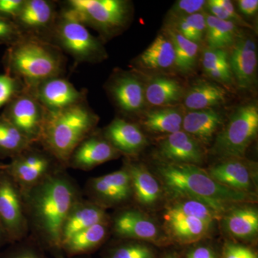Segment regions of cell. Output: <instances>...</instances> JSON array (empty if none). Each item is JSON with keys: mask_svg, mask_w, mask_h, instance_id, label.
I'll return each mask as SVG.
<instances>
[{"mask_svg": "<svg viewBox=\"0 0 258 258\" xmlns=\"http://www.w3.org/2000/svg\"><path fill=\"white\" fill-rule=\"evenodd\" d=\"M30 236L55 258L60 251L62 225L75 204L83 198L77 182L62 169L22 191Z\"/></svg>", "mask_w": 258, "mask_h": 258, "instance_id": "1", "label": "cell"}, {"mask_svg": "<svg viewBox=\"0 0 258 258\" xmlns=\"http://www.w3.org/2000/svg\"><path fill=\"white\" fill-rule=\"evenodd\" d=\"M158 171L166 187L173 193L178 197L200 200L222 216L233 208L232 205L255 200L253 195L241 192L217 182L208 171L198 166L166 162Z\"/></svg>", "mask_w": 258, "mask_h": 258, "instance_id": "2", "label": "cell"}, {"mask_svg": "<svg viewBox=\"0 0 258 258\" xmlns=\"http://www.w3.org/2000/svg\"><path fill=\"white\" fill-rule=\"evenodd\" d=\"M66 60L63 52L53 44L23 35L7 48L3 64L5 73L32 88L45 80L63 76Z\"/></svg>", "mask_w": 258, "mask_h": 258, "instance_id": "3", "label": "cell"}, {"mask_svg": "<svg viewBox=\"0 0 258 258\" xmlns=\"http://www.w3.org/2000/svg\"><path fill=\"white\" fill-rule=\"evenodd\" d=\"M99 117L88 101L57 111H48L39 144L67 169L75 149L96 129Z\"/></svg>", "mask_w": 258, "mask_h": 258, "instance_id": "4", "label": "cell"}, {"mask_svg": "<svg viewBox=\"0 0 258 258\" xmlns=\"http://www.w3.org/2000/svg\"><path fill=\"white\" fill-rule=\"evenodd\" d=\"M59 5L98 32L103 42L124 31L132 16V3L126 0H68Z\"/></svg>", "mask_w": 258, "mask_h": 258, "instance_id": "5", "label": "cell"}, {"mask_svg": "<svg viewBox=\"0 0 258 258\" xmlns=\"http://www.w3.org/2000/svg\"><path fill=\"white\" fill-rule=\"evenodd\" d=\"M50 43L71 56L75 68L81 63H98L108 57L101 39L93 35L86 25L60 8Z\"/></svg>", "mask_w": 258, "mask_h": 258, "instance_id": "6", "label": "cell"}, {"mask_svg": "<svg viewBox=\"0 0 258 258\" xmlns=\"http://www.w3.org/2000/svg\"><path fill=\"white\" fill-rule=\"evenodd\" d=\"M258 131V108L248 103L236 108L227 124L217 134L212 152L222 159H241Z\"/></svg>", "mask_w": 258, "mask_h": 258, "instance_id": "7", "label": "cell"}, {"mask_svg": "<svg viewBox=\"0 0 258 258\" xmlns=\"http://www.w3.org/2000/svg\"><path fill=\"white\" fill-rule=\"evenodd\" d=\"M3 168L21 191L30 189L57 171L66 169L39 144H30L8 164H3Z\"/></svg>", "mask_w": 258, "mask_h": 258, "instance_id": "8", "label": "cell"}, {"mask_svg": "<svg viewBox=\"0 0 258 258\" xmlns=\"http://www.w3.org/2000/svg\"><path fill=\"white\" fill-rule=\"evenodd\" d=\"M47 114L46 108L27 87L3 108L1 113L32 144L40 142Z\"/></svg>", "mask_w": 258, "mask_h": 258, "instance_id": "9", "label": "cell"}, {"mask_svg": "<svg viewBox=\"0 0 258 258\" xmlns=\"http://www.w3.org/2000/svg\"><path fill=\"white\" fill-rule=\"evenodd\" d=\"M0 222L10 243L30 235L23 193L3 168L0 171Z\"/></svg>", "mask_w": 258, "mask_h": 258, "instance_id": "10", "label": "cell"}, {"mask_svg": "<svg viewBox=\"0 0 258 258\" xmlns=\"http://www.w3.org/2000/svg\"><path fill=\"white\" fill-rule=\"evenodd\" d=\"M87 200L106 209L123 206L133 198L132 179L128 169L88 179L85 186Z\"/></svg>", "mask_w": 258, "mask_h": 258, "instance_id": "11", "label": "cell"}, {"mask_svg": "<svg viewBox=\"0 0 258 258\" xmlns=\"http://www.w3.org/2000/svg\"><path fill=\"white\" fill-rule=\"evenodd\" d=\"M58 5L57 2L50 0H25L13 21L23 35L50 42L60 10Z\"/></svg>", "mask_w": 258, "mask_h": 258, "instance_id": "12", "label": "cell"}, {"mask_svg": "<svg viewBox=\"0 0 258 258\" xmlns=\"http://www.w3.org/2000/svg\"><path fill=\"white\" fill-rule=\"evenodd\" d=\"M106 90L122 114L140 113L145 105V86L137 75L116 70L106 84Z\"/></svg>", "mask_w": 258, "mask_h": 258, "instance_id": "13", "label": "cell"}, {"mask_svg": "<svg viewBox=\"0 0 258 258\" xmlns=\"http://www.w3.org/2000/svg\"><path fill=\"white\" fill-rule=\"evenodd\" d=\"M30 89L48 111H60L87 101V91L78 89L64 76L45 80Z\"/></svg>", "mask_w": 258, "mask_h": 258, "instance_id": "14", "label": "cell"}, {"mask_svg": "<svg viewBox=\"0 0 258 258\" xmlns=\"http://www.w3.org/2000/svg\"><path fill=\"white\" fill-rule=\"evenodd\" d=\"M121 154L96 129L74 149L68 161V168L90 171L107 161L117 159Z\"/></svg>", "mask_w": 258, "mask_h": 258, "instance_id": "15", "label": "cell"}, {"mask_svg": "<svg viewBox=\"0 0 258 258\" xmlns=\"http://www.w3.org/2000/svg\"><path fill=\"white\" fill-rule=\"evenodd\" d=\"M229 53V62L234 82L241 89L249 90L256 83L257 46L247 34L239 33Z\"/></svg>", "mask_w": 258, "mask_h": 258, "instance_id": "16", "label": "cell"}, {"mask_svg": "<svg viewBox=\"0 0 258 258\" xmlns=\"http://www.w3.org/2000/svg\"><path fill=\"white\" fill-rule=\"evenodd\" d=\"M159 154L173 164L198 166L205 159L202 144L183 130L166 135L159 143Z\"/></svg>", "mask_w": 258, "mask_h": 258, "instance_id": "17", "label": "cell"}, {"mask_svg": "<svg viewBox=\"0 0 258 258\" xmlns=\"http://www.w3.org/2000/svg\"><path fill=\"white\" fill-rule=\"evenodd\" d=\"M112 230L117 237L128 240L155 242L161 237L160 229L155 222L131 209L122 210L115 215Z\"/></svg>", "mask_w": 258, "mask_h": 258, "instance_id": "18", "label": "cell"}, {"mask_svg": "<svg viewBox=\"0 0 258 258\" xmlns=\"http://www.w3.org/2000/svg\"><path fill=\"white\" fill-rule=\"evenodd\" d=\"M102 133L121 155H137L147 144L140 127L123 117H115Z\"/></svg>", "mask_w": 258, "mask_h": 258, "instance_id": "19", "label": "cell"}, {"mask_svg": "<svg viewBox=\"0 0 258 258\" xmlns=\"http://www.w3.org/2000/svg\"><path fill=\"white\" fill-rule=\"evenodd\" d=\"M212 179L230 189L252 195L253 174L248 163L241 159H225L208 171Z\"/></svg>", "mask_w": 258, "mask_h": 258, "instance_id": "20", "label": "cell"}, {"mask_svg": "<svg viewBox=\"0 0 258 258\" xmlns=\"http://www.w3.org/2000/svg\"><path fill=\"white\" fill-rule=\"evenodd\" d=\"M110 222L106 209L87 199L82 198L71 209L62 225L60 247L62 243L81 231L102 222Z\"/></svg>", "mask_w": 258, "mask_h": 258, "instance_id": "21", "label": "cell"}, {"mask_svg": "<svg viewBox=\"0 0 258 258\" xmlns=\"http://www.w3.org/2000/svg\"><path fill=\"white\" fill-rule=\"evenodd\" d=\"M225 120L214 108L191 111L184 115L182 129L200 144H209L219 133Z\"/></svg>", "mask_w": 258, "mask_h": 258, "instance_id": "22", "label": "cell"}, {"mask_svg": "<svg viewBox=\"0 0 258 258\" xmlns=\"http://www.w3.org/2000/svg\"><path fill=\"white\" fill-rule=\"evenodd\" d=\"M164 220L169 234L184 243L200 240L208 233L212 226L195 217L187 216L172 206L166 210Z\"/></svg>", "mask_w": 258, "mask_h": 258, "instance_id": "23", "label": "cell"}, {"mask_svg": "<svg viewBox=\"0 0 258 258\" xmlns=\"http://www.w3.org/2000/svg\"><path fill=\"white\" fill-rule=\"evenodd\" d=\"M110 227V222H102L78 232L62 243L61 253L64 258H72L92 252L106 240Z\"/></svg>", "mask_w": 258, "mask_h": 258, "instance_id": "24", "label": "cell"}, {"mask_svg": "<svg viewBox=\"0 0 258 258\" xmlns=\"http://www.w3.org/2000/svg\"><path fill=\"white\" fill-rule=\"evenodd\" d=\"M125 166L130 174L136 200L143 206L155 205L161 197V188L157 180L141 163L128 161Z\"/></svg>", "mask_w": 258, "mask_h": 258, "instance_id": "25", "label": "cell"}, {"mask_svg": "<svg viewBox=\"0 0 258 258\" xmlns=\"http://www.w3.org/2000/svg\"><path fill=\"white\" fill-rule=\"evenodd\" d=\"M184 106L190 111L213 108L227 100L225 90L215 83H198L184 93Z\"/></svg>", "mask_w": 258, "mask_h": 258, "instance_id": "26", "label": "cell"}, {"mask_svg": "<svg viewBox=\"0 0 258 258\" xmlns=\"http://www.w3.org/2000/svg\"><path fill=\"white\" fill-rule=\"evenodd\" d=\"M174 45L166 33L160 34L139 56L140 66L151 70H165L175 66Z\"/></svg>", "mask_w": 258, "mask_h": 258, "instance_id": "27", "label": "cell"}, {"mask_svg": "<svg viewBox=\"0 0 258 258\" xmlns=\"http://www.w3.org/2000/svg\"><path fill=\"white\" fill-rule=\"evenodd\" d=\"M184 96V88L179 81L166 76L152 79L145 88V100L154 106L176 104Z\"/></svg>", "mask_w": 258, "mask_h": 258, "instance_id": "28", "label": "cell"}, {"mask_svg": "<svg viewBox=\"0 0 258 258\" xmlns=\"http://www.w3.org/2000/svg\"><path fill=\"white\" fill-rule=\"evenodd\" d=\"M224 225L227 232L233 237L251 238L257 233V212L247 207H235L225 215Z\"/></svg>", "mask_w": 258, "mask_h": 258, "instance_id": "29", "label": "cell"}, {"mask_svg": "<svg viewBox=\"0 0 258 258\" xmlns=\"http://www.w3.org/2000/svg\"><path fill=\"white\" fill-rule=\"evenodd\" d=\"M183 118L184 115L179 110L164 107L148 111L142 123L149 132L169 135L182 130Z\"/></svg>", "mask_w": 258, "mask_h": 258, "instance_id": "30", "label": "cell"}, {"mask_svg": "<svg viewBox=\"0 0 258 258\" xmlns=\"http://www.w3.org/2000/svg\"><path fill=\"white\" fill-rule=\"evenodd\" d=\"M201 62L204 72L210 79L223 84L232 85L235 83L227 50L208 47L203 51Z\"/></svg>", "mask_w": 258, "mask_h": 258, "instance_id": "31", "label": "cell"}, {"mask_svg": "<svg viewBox=\"0 0 258 258\" xmlns=\"http://www.w3.org/2000/svg\"><path fill=\"white\" fill-rule=\"evenodd\" d=\"M206 18V39L208 47L212 49H224L233 45L237 31V25L230 21L220 20L209 14Z\"/></svg>", "mask_w": 258, "mask_h": 258, "instance_id": "32", "label": "cell"}, {"mask_svg": "<svg viewBox=\"0 0 258 258\" xmlns=\"http://www.w3.org/2000/svg\"><path fill=\"white\" fill-rule=\"evenodd\" d=\"M166 33L171 39L176 54L175 68L181 74L193 72L198 61L200 45L190 41L168 26Z\"/></svg>", "mask_w": 258, "mask_h": 258, "instance_id": "33", "label": "cell"}, {"mask_svg": "<svg viewBox=\"0 0 258 258\" xmlns=\"http://www.w3.org/2000/svg\"><path fill=\"white\" fill-rule=\"evenodd\" d=\"M30 144L14 125L0 114V160H10Z\"/></svg>", "mask_w": 258, "mask_h": 258, "instance_id": "34", "label": "cell"}, {"mask_svg": "<svg viewBox=\"0 0 258 258\" xmlns=\"http://www.w3.org/2000/svg\"><path fill=\"white\" fill-rule=\"evenodd\" d=\"M169 27L174 29L185 38L195 43H200L205 38L206 18L203 13L173 19Z\"/></svg>", "mask_w": 258, "mask_h": 258, "instance_id": "35", "label": "cell"}, {"mask_svg": "<svg viewBox=\"0 0 258 258\" xmlns=\"http://www.w3.org/2000/svg\"><path fill=\"white\" fill-rule=\"evenodd\" d=\"M0 258H55L40 242L29 235L7 245Z\"/></svg>", "mask_w": 258, "mask_h": 258, "instance_id": "36", "label": "cell"}, {"mask_svg": "<svg viewBox=\"0 0 258 258\" xmlns=\"http://www.w3.org/2000/svg\"><path fill=\"white\" fill-rule=\"evenodd\" d=\"M171 206L187 216L195 217L211 225L222 217L208 205L197 199L179 197V200Z\"/></svg>", "mask_w": 258, "mask_h": 258, "instance_id": "37", "label": "cell"}, {"mask_svg": "<svg viewBox=\"0 0 258 258\" xmlns=\"http://www.w3.org/2000/svg\"><path fill=\"white\" fill-rule=\"evenodd\" d=\"M205 7L210 12L209 15L220 20L232 22L237 26L241 25L250 28V25L244 22L243 19L236 13L233 3L229 0H210L206 2Z\"/></svg>", "mask_w": 258, "mask_h": 258, "instance_id": "38", "label": "cell"}, {"mask_svg": "<svg viewBox=\"0 0 258 258\" xmlns=\"http://www.w3.org/2000/svg\"><path fill=\"white\" fill-rule=\"evenodd\" d=\"M108 258H154V252L150 247L142 242L129 241L113 247Z\"/></svg>", "mask_w": 258, "mask_h": 258, "instance_id": "39", "label": "cell"}, {"mask_svg": "<svg viewBox=\"0 0 258 258\" xmlns=\"http://www.w3.org/2000/svg\"><path fill=\"white\" fill-rule=\"evenodd\" d=\"M25 87L20 80L8 73L0 74V109H3Z\"/></svg>", "mask_w": 258, "mask_h": 258, "instance_id": "40", "label": "cell"}, {"mask_svg": "<svg viewBox=\"0 0 258 258\" xmlns=\"http://www.w3.org/2000/svg\"><path fill=\"white\" fill-rule=\"evenodd\" d=\"M206 2L205 0H179L170 10L171 20L202 13Z\"/></svg>", "mask_w": 258, "mask_h": 258, "instance_id": "41", "label": "cell"}, {"mask_svg": "<svg viewBox=\"0 0 258 258\" xmlns=\"http://www.w3.org/2000/svg\"><path fill=\"white\" fill-rule=\"evenodd\" d=\"M22 35L13 20L0 15V45L11 46L20 40Z\"/></svg>", "mask_w": 258, "mask_h": 258, "instance_id": "42", "label": "cell"}, {"mask_svg": "<svg viewBox=\"0 0 258 258\" xmlns=\"http://www.w3.org/2000/svg\"><path fill=\"white\" fill-rule=\"evenodd\" d=\"M222 258H257V255L249 247L230 242L224 247Z\"/></svg>", "mask_w": 258, "mask_h": 258, "instance_id": "43", "label": "cell"}, {"mask_svg": "<svg viewBox=\"0 0 258 258\" xmlns=\"http://www.w3.org/2000/svg\"><path fill=\"white\" fill-rule=\"evenodd\" d=\"M25 0H0V15L14 20L23 8Z\"/></svg>", "mask_w": 258, "mask_h": 258, "instance_id": "44", "label": "cell"}, {"mask_svg": "<svg viewBox=\"0 0 258 258\" xmlns=\"http://www.w3.org/2000/svg\"><path fill=\"white\" fill-rule=\"evenodd\" d=\"M239 10L247 16H254L258 10L257 0H239L237 2Z\"/></svg>", "mask_w": 258, "mask_h": 258, "instance_id": "45", "label": "cell"}, {"mask_svg": "<svg viewBox=\"0 0 258 258\" xmlns=\"http://www.w3.org/2000/svg\"><path fill=\"white\" fill-rule=\"evenodd\" d=\"M187 258H215L213 251L210 247L200 246L191 249L187 254Z\"/></svg>", "mask_w": 258, "mask_h": 258, "instance_id": "46", "label": "cell"}, {"mask_svg": "<svg viewBox=\"0 0 258 258\" xmlns=\"http://www.w3.org/2000/svg\"><path fill=\"white\" fill-rule=\"evenodd\" d=\"M9 239L6 235V232L0 222V247H5L10 244Z\"/></svg>", "mask_w": 258, "mask_h": 258, "instance_id": "47", "label": "cell"}, {"mask_svg": "<svg viewBox=\"0 0 258 258\" xmlns=\"http://www.w3.org/2000/svg\"><path fill=\"white\" fill-rule=\"evenodd\" d=\"M3 164L1 162V160H0V171H1L2 169H3Z\"/></svg>", "mask_w": 258, "mask_h": 258, "instance_id": "48", "label": "cell"}, {"mask_svg": "<svg viewBox=\"0 0 258 258\" xmlns=\"http://www.w3.org/2000/svg\"><path fill=\"white\" fill-rule=\"evenodd\" d=\"M166 258H176V257L174 255H169V256H167V257H166Z\"/></svg>", "mask_w": 258, "mask_h": 258, "instance_id": "49", "label": "cell"}, {"mask_svg": "<svg viewBox=\"0 0 258 258\" xmlns=\"http://www.w3.org/2000/svg\"><path fill=\"white\" fill-rule=\"evenodd\" d=\"M72 258H83V257H82V256H79V257H72Z\"/></svg>", "mask_w": 258, "mask_h": 258, "instance_id": "50", "label": "cell"}]
</instances>
